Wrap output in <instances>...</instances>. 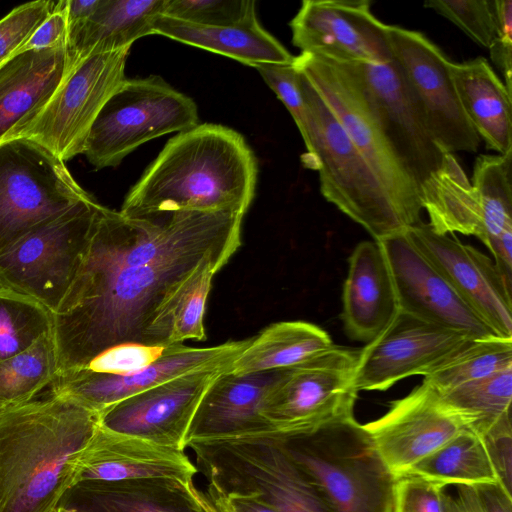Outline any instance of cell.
<instances>
[{
    "instance_id": "1",
    "label": "cell",
    "mask_w": 512,
    "mask_h": 512,
    "mask_svg": "<svg viewBox=\"0 0 512 512\" xmlns=\"http://www.w3.org/2000/svg\"><path fill=\"white\" fill-rule=\"evenodd\" d=\"M233 254L195 251L117 267L87 251L53 314L57 375L85 368L119 347H167L168 315L178 290L203 263L211 261L222 268Z\"/></svg>"
},
{
    "instance_id": "2",
    "label": "cell",
    "mask_w": 512,
    "mask_h": 512,
    "mask_svg": "<svg viewBox=\"0 0 512 512\" xmlns=\"http://www.w3.org/2000/svg\"><path fill=\"white\" fill-rule=\"evenodd\" d=\"M257 174L254 153L239 132L197 124L167 141L127 193L120 212L129 217L178 211L245 215Z\"/></svg>"
},
{
    "instance_id": "3",
    "label": "cell",
    "mask_w": 512,
    "mask_h": 512,
    "mask_svg": "<svg viewBox=\"0 0 512 512\" xmlns=\"http://www.w3.org/2000/svg\"><path fill=\"white\" fill-rule=\"evenodd\" d=\"M99 413L50 394L0 416V512H56Z\"/></svg>"
},
{
    "instance_id": "4",
    "label": "cell",
    "mask_w": 512,
    "mask_h": 512,
    "mask_svg": "<svg viewBox=\"0 0 512 512\" xmlns=\"http://www.w3.org/2000/svg\"><path fill=\"white\" fill-rule=\"evenodd\" d=\"M295 68L307 109L304 163L318 171L324 198L375 241L405 231L409 226L385 187L313 84Z\"/></svg>"
},
{
    "instance_id": "5",
    "label": "cell",
    "mask_w": 512,
    "mask_h": 512,
    "mask_svg": "<svg viewBox=\"0 0 512 512\" xmlns=\"http://www.w3.org/2000/svg\"><path fill=\"white\" fill-rule=\"evenodd\" d=\"M280 439L329 512H392L395 477L355 418Z\"/></svg>"
},
{
    "instance_id": "6",
    "label": "cell",
    "mask_w": 512,
    "mask_h": 512,
    "mask_svg": "<svg viewBox=\"0 0 512 512\" xmlns=\"http://www.w3.org/2000/svg\"><path fill=\"white\" fill-rule=\"evenodd\" d=\"M196 467L225 494L254 497L274 512H329L274 433L189 443Z\"/></svg>"
},
{
    "instance_id": "7",
    "label": "cell",
    "mask_w": 512,
    "mask_h": 512,
    "mask_svg": "<svg viewBox=\"0 0 512 512\" xmlns=\"http://www.w3.org/2000/svg\"><path fill=\"white\" fill-rule=\"evenodd\" d=\"M359 350L333 345L281 371L267 391L261 415L279 437L308 435L354 417Z\"/></svg>"
},
{
    "instance_id": "8",
    "label": "cell",
    "mask_w": 512,
    "mask_h": 512,
    "mask_svg": "<svg viewBox=\"0 0 512 512\" xmlns=\"http://www.w3.org/2000/svg\"><path fill=\"white\" fill-rule=\"evenodd\" d=\"M198 119L196 103L160 76L125 79L96 117L83 154L96 169L116 167L140 145Z\"/></svg>"
},
{
    "instance_id": "9",
    "label": "cell",
    "mask_w": 512,
    "mask_h": 512,
    "mask_svg": "<svg viewBox=\"0 0 512 512\" xmlns=\"http://www.w3.org/2000/svg\"><path fill=\"white\" fill-rule=\"evenodd\" d=\"M100 206L91 196L21 238L0 255V284L54 314L84 261Z\"/></svg>"
},
{
    "instance_id": "10",
    "label": "cell",
    "mask_w": 512,
    "mask_h": 512,
    "mask_svg": "<svg viewBox=\"0 0 512 512\" xmlns=\"http://www.w3.org/2000/svg\"><path fill=\"white\" fill-rule=\"evenodd\" d=\"M65 162L37 142H0V255L40 225L90 198Z\"/></svg>"
},
{
    "instance_id": "11",
    "label": "cell",
    "mask_w": 512,
    "mask_h": 512,
    "mask_svg": "<svg viewBox=\"0 0 512 512\" xmlns=\"http://www.w3.org/2000/svg\"><path fill=\"white\" fill-rule=\"evenodd\" d=\"M294 65L313 84L350 140L366 159L409 227L419 223L418 188L381 132L352 64L301 53Z\"/></svg>"
},
{
    "instance_id": "12",
    "label": "cell",
    "mask_w": 512,
    "mask_h": 512,
    "mask_svg": "<svg viewBox=\"0 0 512 512\" xmlns=\"http://www.w3.org/2000/svg\"><path fill=\"white\" fill-rule=\"evenodd\" d=\"M129 51L130 48H125L91 54L79 60L46 102L19 123L7 138L33 140L64 162L83 154L100 110L126 79Z\"/></svg>"
},
{
    "instance_id": "13",
    "label": "cell",
    "mask_w": 512,
    "mask_h": 512,
    "mask_svg": "<svg viewBox=\"0 0 512 512\" xmlns=\"http://www.w3.org/2000/svg\"><path fill=\"white\" fill-rule=\"evenodd\" d=\"M388 37L392 57L441 149L476 152L480 137L461 106L447 56L418 31L388 25Z\"/></svg>"
},
{
    "instance_id": "14",
    "label": "cell",
    "mask_w": 512,
    "mask_h": 512,
    "mask_svg": "<svg viewBox=\"0 0 512 512\" xmlns=\"http://www.w3.org/2000/svg\"><path fill=\"white\" fill-rule=\"evenodd\" d=\"M250 339L213 347L171 345L153 361L133 370L85 367L57 375L50 394L71 399L97 413L142 391L181 375L203 369L229 367Z\"/></svg>"
},
{
    "instance_id": "15",
    "label": "cell",
    "mask_w": 512,
    "mask_h": 512,
    "mask_svg": "<svg viewBox=\"0 0 512 512\" xmlns=\"http://www.w3.org/2000/svg\"><path fill=\"white\" fill-rule=\"evenodd\" d=\"M475 424L473 417L422 382L408 395L391 402L381 417L362 426L381 460L397 477Z\"/></svg>"
},
{
    "instance_id": "16",
    "label": "cell",
    "mask_w": 512,
    "mask_h": 512,
    "mask_svg": "<svg viewBox=\"0 0 512 512\" xmlns=\"http://www.w3.org/2000/svg\"><path fill=\"white\" fill-rule=\"evenodd\" d=\"M350 63L381 132L419 191L441 167L446 153L429 131L394 59Z\"/></svg>"
},
{
    "instance_id": "17",
    "label": "cell",
    "mask_w": 512,
    "mask_h": 512,
    "mask_svg": "<svg viewBox=\"0 0 512 512\" xmlns=\"http://www.w3.org/2000/svg\"><path fill=\"white\" fill-rule=\"evenodd\" d=\"M405 234L497 336L512 339V284L493 260L422 221L407 228Z\"/></svg>"
},
{
    "instance_id": "18",
    "label": "cell",
    "mask_w": 512,
    "mask_h": 512,
    "mask_svg": "<svg viewBox=\"0 0 512 512\" xmlns=\"http://www.w3.org/2000/svg\"><path fill=\"white\" fill-rule=\"evenodd\" d=\"M367 0H304L289 26L301 53L348 62L383 63L393 59L388 25Z\"/></svg>"
},
{
    "instance_id": "19",
    "label": "cell",
    "mask_w": 512,
    "mask_h": 512,
    "mask_svg": "<svg viewBox=\"0 0 512 512\" xmlns=\"http://www.w3.org/2000/svg\"><path fill=\"white\" fill-rule=\"evenodd\" d=\"M470 340L399 311L375 339L359 350L356 389L385 391L406 377L425 376Z\"/></svg>"
},
{
    "instance_id": "20",
    "label": "cell",
    "mask_w": 512,
    "mask_h": 512,
    "mask_svg": "<svg viewBox=\"0 0 512 512\" xmlns=\"http://www.w3.org/2000/svg\"><path fill=\"white\" fill-rule=\"evenodd\" d=\"M377 242L392 276L399 311L471 339L497 336L414 247L405 231Z\"/></svg>"
},
{
    "instance_id": "21",
    "label": "cell",
    "mask_w": 512,
    "mask_h": 512,
    "mask_svg": "<svg viewBox=\"0 0 512 512\" xmlns=\"http://www.w3.org/2000/svg\"><path fill=\"white\" fill-rule=\"evenodd\" d=\"M228 368L194 371L130 396L101 411L99 425L184 450L191 422L204 393Z\"/></svg>"
},
{
    "instance_id": "22",
    "label": "cell",
    "mask_w": 512,
    "mask_h": 512,
    "mask_svg": "<svg viewBox=\"0 0 512 512\" xmlns=\"http://www.w3.org/2000/svg\"><path fill=\"white\" fill-rule=\"evenodd\" d=\"M197 473L196 465L184 450L99 425L80 456L74 484L140 478H168L190 484Z\"/></svg>"
},
{
    "instance_id": "23",
    "label": "cell",
    "mask_w": 512,
    "mask_h": 512,
    "mask_svg": "<svg viewBox=\"0 0 512 512\" xmlns=\"http://www.w3.org/2000/svg\"><path fill=\"white\" fill-rule=\"evenodd\" d=\"M281 371L245 375H235L227 370L221 372L198 405L187 434L186 447L196 441L274 433L261 415V406Z\"/></svg>"
},
{
    "instance_id": "24",
    "label": "cell",
    "mask_w": 512,
    "mask_h": 512,
    "mask_svg": "<svg viewBox=\"0 0 512 512\" xmlns=\"http://www.w3.org/2000/svg\"><path fill=\"white\" fill-rule=\"evenodd\" d=\"M343 285L341 318L345 333L365 343L375 339L399 312L392 276L377 241L356 245Z\"/></svg>"
},
{
    "instance_id": "25",
    "label": "cell",
    "mask_w": 512,
    "mask_h": 512,
    "mask_svg": "<svg viewBox=\"0 0 512 512\" xmlns=\"http://www.w3.org/2000/svg\"><path fill=\"white\" fill-rule=\"evenodd\" d=\"M190 484L168 478L81 481L60 506L78 512H205Z\"/></svg>"
},
{
    "instance_id": "26",
    "label": "cell",
    "mask_w": 512,
    "mask_h": 512,
    "mask_svg": "<svg viewBox=\"0 0 512 512\" xmlns=\"http://www.w3.org/2000/svg\"><path fill=\"white\" fill-rule=\"evenodd\" d=\"M73 66L67 45L21 52L0 66V142L46 102Z\"/></svg>"
},
{
    "instance_id": "27",
    "label": "cell",
    "mask_w": 512,
    "mask_h": 512,
    "mask_svg": "<svg viewBox=\"0 0 512 512\" xmlns=\"http://www.w3.org/2000/svg\"><path fill=\"white\" fill-rule=\"evenodd\" d=\"M159 34L200 49L232 58L254 68L265 64H293V56L260 24L257 15L224 26H202L164 15L153 23Z\"/></svg>"
},
{
    "instance_id": "28",
    "label": "cell",
    "mask_w": 512,
    "mask_h": 512,
    "mask_svg": "<svg viewBox=\"0 0 512 512\" xmlns=\"http://www.w3.org/2000/svg\"><path fill=\"white\" fill-rule=\"evenodd\" d=\"M449 73L461 106L486 148L500 155L511 152L512 94L487 60L450 61Z\"/></svg>"
},
{
    "instance_id": "29",
    "label": "cell",
    "mask_w": 512,
    "mask_h": 512,
    "mask_svg": "<svg viewBox=\"0 0 512 512\" xmlns=\"http://www.w3.org/2000/svg\"><path fill=\"white\" fill-rule=\"evenodd\" d=\"M166 0H100L87 22L67 40L74 65L91 54L131 48L153 34V23L164 14Z\"/></svg>"
},
{
    "instance_id": "30",
    "label": "cell",
    "mask_w": 512,
    "mask_h": 512,
    "mask_svg": "<svg viewBox=\"0 0 512 512\" xmlns=\"http://www.w3.org/2000/svg\"><path fill=\"white\" fill-rule=\"evenodd\" d=\"M472 184L483 203L479 240L505 280L512 283V151L477 157Z\"/></svg>"
},
{
    "instance_id": "31",
    "label": "cell",
    "mask_w": 512,
    "mask_h": 512,
    "mask_svg": "<svg viewBox=\"0 0 512 512\" xmlns=\"http://www.w3.org/2000/svg\"><path fill=\"white\" fill-rule=\"evenodd\" d=\"M333 345L330 335L317 325L304 321L277 322L250 339L227 371L245 375L285 370L318 356Z\"/></svg>"
},
{
    "instance_id": "32",
    "label": "cell",
    "mask_w": 512,
    "mask_h": 512,
    "mask_svg": "<svg viewBox=\"0 0 512 512\" xmlns=\"http://www.w3.org/2000/svg\"><path fill=\"white\" fill-rule=\"evenodd\" d=\"M419 197L435 232L480 238L482 196L453 154H445L441 167L420 187Z\"/></svg>"
},
{
    "instance_id": "33",
    "label": "cell",
    "mask_w": 512,
    "mask_h": 512,
    "mask_svg": "<svg viewBox=\"0 0 512 512\" xmlns=\"http://www.w3.org/2000/svg\"><path fill=\"white\" fill-rule=\"evenodd\" d=\"M404 474L445 486L502 483L483 434L474 428L459 433Z\"/></svg>"
},
{
    "instance_id": "34",
    "label": "cell",
    "mask_w": 512,
    "mask_h": 512,
    "mask_svg": "<svg viewBox=\"0 0 512 512\" xmlns=\"http://www.w3.org/2000/svg\"><path fill=\"white\" fill-rule=\"evenodd\" d=\"M512 367V339H473L428 372L423 382L439 393L487 378Z\"/></svg>"
},
{
    "instance_id": "35",
    "label": "cell",
    "mask_w": 512,
    "mask_h": 512,
    "mask_svg": "<svg viewBox=\"0 0 512 512\" xmlns=\"http://www.w3.org/2000/svg\"><path fill=\"white\" fill-rule=\"evenodd\" d=\"M57 375L52 333L25 351L0 362V403L7 409L30 402Z\"/></svg>"
},
{
    "instance_id": "36",
    "label": "cell",
    "mask_w": 512,
    "mask_h": 512,
    "mask_svg": "<svg viewBox=\"0 0 512 512\" xmlns=\"http://www.w3.org/2000/svg\"><path fill=\"white\" fill-rule=\"evenodd\" d=\"M52 330L51 311L0 284V362L25 351Z\"/></svg>"
},
{
    "instance_id": "37",
    "label": "cell",
    "mask_w": 512,
    "mask_h": 512,
    "mask_svg": "<svg viewBox=\"0 0 512 512\" xmlns=\"http://www.w3.org/2000/svg\"><path fill=\"white\" fill-rule=\"evenodd\" d=\"M440 395L447 403L473 417L474 429L482 433L511 416L512 367Z\"/></svg>"
},
{
    "instance_id": "38",
    "label": "cell",
    "mask_w": 512,
    "mask_h": 512,
    "mask_svg": "<svg viewBox=\"0 0 512 512\" xmlns=\"http://www.w3.org/2000/svg\"><path fill=\"white\" fill-rule=\"evenodd\" d=\"M221 267L211 261L203 263L182 285L169 310L168 345L189 339H206L204 314L212 279Z\"/></svg>"
},
{
    "instance_id": "39",
    "label": "cell",
    "mask_w": 512,
    "mask_h": 512,
    "mask_svg": "<svg viewBox=\"0 0 512 512\" xmlns=\"http://www.w3.org/2000/svg\"><path fill=\"white\" fill-rule=\"evenodd\" d=\"M164 16L202 26H224L256 15L251 0H166Z\"/></svg>"
},
{
    "instance_id": "40",
    "label": "cell",
    "mask_w": 512,
    "mask_h": 512,
    "mask_svg": "<svg viewBox=\"0 0 512 512\" xmlns=\"http://www.w3.org/2000/svg\"><path fill=\"white\" fill-rule=\"evenodd\" d=\"M424 6L453 22L482 47L489 49L496 37L494 0H436Z\"/></svg>"
},
{
    "instance_id": "41",
    "label": "cell",
    "mask_w": 512,
    "mask_h": 512,
    "mask_svg": "<svg viewBox=\"0 0 512 512\" xmlns=\"http://www.w3.org/2000/svg\"><path fill=\"white\" fill-rule=\"evenodd\" d=\"M55 4L51 0L28 2L0 20V66L19 51Z\"/></svg>"
},
{
    "instance_id": "42",
    "label": "cell",
    "mask_w": 512,
    "mask_h": 512,
    "mask_svg": "<svg viewBox=\"0 0 512 512\" xmlns=\"http://www.w3.org/2000/svg\"><path fill=\"white\" fill-rule=\"evenodd\" d=\"M446 487L413 474L397 476L392 512H445Z\"/></svg>"
},
{
    "instance_id": "43",
    "label": "cell",
    "mask_w": 512,
    "mask_h": 512,
    "mask_svg": "<svg viewBox=\"0 0 512 512\" xmlns=\"http://www.w3.org/2000/svg\"><path fill=\"white\" fill-rule=\"evenodd\" d=\"M266 84L285 105L297 125L303 141L306 139L307 109L293 64H265L256 67Z\"/></svg>"
},
{
    "instance_id": "44",
    "label": "cell",
    "mask_w": 512,
    "mask_h": 512,
    "mask_svg": "<svg viewBox=\"0 0 512 512\" xmlns=\"http://www.w3.org/2000/svg\"><path fill=\"white\" fill-rule=\"evenodd\" d=\"M496 37L489 47L492 61L504 76V85L512 94V0H494Z\"/></svg>"
},
{
    "instance_id": "45",
    "label": "cell",
    "mask_w": 512,
    "mask_h": 512,
    "mask_svg": "<svg viewBox=\"0 0 512 512\" xmlns=\"http://www.w3.org/2000/svg\"><path fill=\"white\" fill-rule=\"evenodd\" d=\"M67 36L66 0L56 1L52 12L34 30L16 54L25 51L45 50L67 45Z\"/></svg>"
},
{
    "instance_id": "46",
    "label": "cell",
    "mask_w": 512,
    "mask_h": 512,
    "mask_svg": "<svg viewBox=\"0 0 512 512\" xmlns=\"http://www.w3.org/2000/svg\"><path fill=\"white\" fill-rule=\"evenodd\" d=\"M482 434L499 477L504 486L511 492V416L500 420Z\"/></svg>"
},
{
    "instance_id": "47",
    "label": "cell",
    "mask_w": 512,
    "mask_h": 512,
    "mask_svg": "<svg viewBox=\"0 0 512 512\" xmlns=\"http://www.w3.org/2000/svg\"><path fill=\"white\" fill-rule=\"evenodd\" d=\"M484 512H512L511 492L503 483L475 486Z\"/></svg>"
},
{
    "instance_id": "48",
    "label": "cell",
    "mask_w": 512,
    "mask_h": 512,
    "mask_svg": "<svg viewBox=\"0 0 512 512\" xmlns=\"http://www.w3.org/2000/svg\"><path fill=\"white\" fill-rule=\"evenodd\" d=\"M445 512H484L475 486L457 485L456 494H445Z\"/></svg>"
},
{
    "instance_id": "49",
    "label": "cell",
    "mask_w": 512,
    "mask_h": 512,
    "mask_svg": "<svg viewBox=\"0 0 512 512\" xmlns=\"http://www.w3.org/2000/svg\"><path fill=\"white\" fill-rule=\"evenodd\" d=\"M100 0H66L68 36L71 38L95 12Z\"/></svg>"
},
{
    "instance_id": "50",
    "label": "cell",
    "mask_w": 512,
    "mask_h": 512,
    "mask_svg": "<svg viewBox=\"0 0 512 512\" xmlns=\"http://www.w3.org/2000/svg\"><path fill=\"white\" fill-rule=\"evenodd\" d=\"M190 490L205 512H232L226 495L216 486L208 483L207 488L201 490L192 483Z\"/></svg>"
},
{
    "instance_id": "51",
    "label": "cell",
    "mask_w": 512,
    "mask_h": 512,
    "mask_svg": "<svg viewBox=\"0 0 512 512\" xmlns=\"http://www.w3.org/2000/svg\"><path fill=\"white\" fill-rule=\"evenodd\" d=\"M225 495L232 512H274L271 508L254 497L236 494Z\"/></svg>"
},
{
    "instance_id": "52",
    "label": "cell",
    "mask_w": 512,
    "mask_h": 512,
    "mask_svg": "<svg viewBox=\"0 0 512 512\" xmlns=\"http://www.w3.org/2000/svg\"><path fill=\"white\" fill-rule=\"evenodd\" d=\"M56 512H78V511H76L74 509H67V508L59 507Z\"/></svg>"
},
{
    "instance_id": "53",
    "label": "cell",
    "mask_w": 512,
    "mask_h": 512,
    "mask_svg": "<svg viewBox=\"0 0 512 512\" xmlns=\"http://www.w3.org/2000/svg\"><path fill=\"white\" fill-rule=\"evenodd\" d=\"M7 410L5 406L0 403V416Z\"/></svg>"
}]
</instances>
